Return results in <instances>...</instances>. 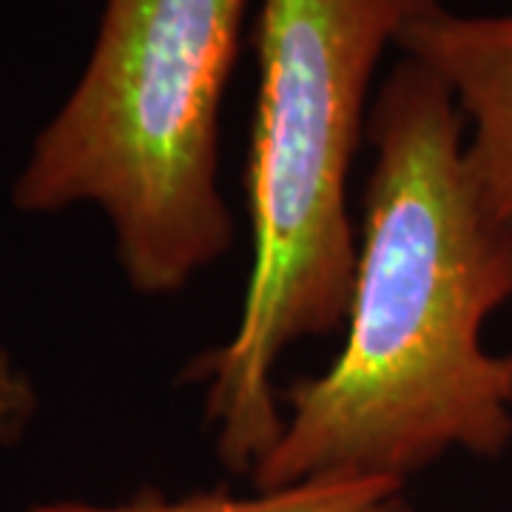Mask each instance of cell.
Masks as SVG:
<instances>
[{"mask_svg": "<svg viewBox=\"0 0 512 512\" xmlns=\"http://www.w3.org/2000/svg\"><path fill=\"white\" fill-rule=\"evenodd\" d=\"M373 171L339 356L279 399L282 433L256 490L325 476L407 481L450 450L512 441V353L484 325L512 299V225L467 165V123L444 80L404 57L373 97Z\"/></svg>", "mask_w": 512, "mask_h": 512, "instance_id": "cell-1", "label": "cell"}, {"mask_svg": "<svg viewBox=\"0 0 512 512\" xmlns=\"http://www.w3.org/2000/svg\"><path fill=\"white\" fill-rule=\"evenodd\" d=\"M441 0H262L245 197L254 262L231 339L197 356L205 419L234 473H254L282 433L274 367L293 342L345 322L356 274L348 174L367 131L384 49Z\"/></svg>", "mask_w": 512, "mask_h": 512, "instance_id": "cell-2", "label": "cell"}, {"mask_svg": "<svg viewBox=\"0 0 512 512\" xmlns=\"http://www.w3.org/2000/svg\"><path fill=\"white\" fill-rule=\"evenodd\" d=\"M248 0H106L89 60L37 131L12 205L97 208L128 285L168 296L234 242L220 191V103Z\"/></svg>", "mask_w": 512, "mask_h": 512, "instance_id": "cell-3", "label": "cell"}, {"mask_svg": "<svg viewBox=\"0 0 512 512\" xmlns=\"http://www.w3.org/2000/svg\"><path fill=\"white\" fill-rule=\"evenodd\" d=\"M399 49L450 89L467 123L470 174L495 217L512 225V15L439 6L404 29Z\"/></svg>", "mask_w": 512, "mask_h": 512, "instance_id": "cell-4", "label": "cell"}, {"mask_svg": "<svg viewBox=\"0 0 512 512\" xmlns=\"http://www.w3.org/2000/svg\"><path fill=\"white\" fill-rule=\"evenodd\" d=\"M26 512H404V484L379 476H325L291 487L256 490L251 498L231 493H197L163 498L134 495L123 504L94 501H40Z\"/></svg>", "mask_w": 512, "mask_h": 512, "instance_id": "cell-5", "label": "cell"}, {"mask_svg": "<svg viewBox=\"0 0 512 512\" xmlns=\"http://www.w3.org/2000/svg\"><path fill=\"white\" fill-rule=\"evenodd\" d=\"M37 410L35 384L29 373L0 348V447L23 436Z\"/></svg>", "mask_w": 512, "mask_h": 512, "instance_id": "cell-6", "label": "cell"}]
</instances>
